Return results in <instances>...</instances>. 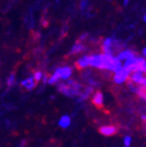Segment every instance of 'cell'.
<instances>
[{
	"label": "cell",
	"mask_w": 146,
	"mask_h": 147,
	"mask_svg": "<svg viewBox=\"0 0 146 147\" xmlns=\"http://www.w3.org/2000/svg\"><path fill=\"white\" fill-rule=\"evenodd\" d=\"M82 89H84V86L82 84H79L78 82L69 78H68V80L66 82L59 84V86H57V90L67 97L79 96L80 93H82Z\"/></svg>",
	"instance_id": "cell-1"
},
{
	"label": "cell",
	"mask_w": 146,
	"mask_h": 147,
	"mask_svg": "<svg viewBox=\"0 0 146 147\" xmlns=\"http://www.w3.org/2000/svg\"><path fill=\"white\" fill-rule=\"evenodd\" d=\"M15 84H16V75L15 73H11L7 79H6V86L9 87V88H11V87H14Z\"/></svg>",
	"instance_id": "cell-15"
},
{
	"label": "cell",
	"mask_w": 146,
	"mask_h": 147,
	"mask_svg": "<svg viewBox=\"0 0 146 147\" xmlns=\"http://www.w3.org/2000/svg\"><path fill=\"white\" fill-rule=\"evenodd\" d=\"M130 143H132V138L128 136L125 137V138H124V145H125V147H129Z\"/></svg>",
	"instance_id": "cell-18"
},
{
	"label": "cell",
	"mask_w": 146,
	"mask_h": 147,
	"mask_svg": "<svg viewBox=\"0 0 146 147\" xmlns=\"http://www.w3.org/2000/svg\"><path fill=\"white\" fill-rule=\"evenodd\" d=\"M90 66L97 69H102V54H91L89 55Z\"/></svg>",
	"instance_id": "cell-4"
},
{
	"label": "cell",
	"mask_w": 146,
	"mask_h": 147,
	"mask_svg": "<svg viewBox=\"0 0 146 147\" xmlns=\"http://www.w3.org/2000/svg\"><path fill=\"white\" fill-rule=\"evenodd\" d=\"M128 1L129 0H124V5H126L127 3H128Z\"/></svg>",
	"instance_id": "cell-20"
},
{
	"label": "cell",
	"mask_w": 146,
	"mask_h": 147,
	"mask_svg": "<svg viewBox=\"0 0 146 147\" xmlns=\"http://www.w3.org/2000/svg\"><path fill=\"white\" fill-rule=\"evenodd\" d=\"M92 102L96 107L98 108H101L103 105V95L101 92H96L92 97Z\"/></svg>",
	"instance_id": "cell-11"
},
{
	"label": "cell",
	"mask_w": 146,
	"mask_h": 147,
	"mask_svg": "<svg viewBox=\"0 0 146 147\" xmlns=\"http://www.w3.org/2000/svg\"><path fill=\"white\" fill-rule=\"evenodd\" d=\"M86 46L82 44V43L80 42H77L75 43L74 45H73V47L71 48V51H70V53L71 54H76V53H79V52H82V51L86 50Z\"/></svg>",
	"instance_id": "cell-12"
},
{
	"label": "cell",
	"mask_w": 146,
	"mask_h": 147,
	"mask_svg": "<svg viewBox=\"0 0 146 147\" xmlns=\"http://www.w3.org/2000/svg\"><path fill=\"white\" fill-rule=\"evenodd\" d=\"M70 124H71V118L69 116H67V115L63 116L62 118L59 120V125L62 128L69 127V126H70Z\"/></svg>",
	"instance_id": "cell-13"
},
{
	"label": "cell",
	"mask_w": 146,
	"mask_h": 147,
	"mask_svg": "<svg viewBox=\"0 0 146 147\" xmlns=\"http://www.w3.org/2000/svg\"><path fill=\"white\" fill-rule=\"evenodd\" d=\"M129 74H130V71L128 70L125 67H121L118 71L115 72V75H114V82L116 84H122L129 77Z\"/></svg>",
	"instance_id": "cell-3"
},
{
	"label": "cell",
	"mask_w": 146,
	"mask_h": 147,
	"mask_svg": "<svg viewBox=\"0 0 146 147\" xmlns=\"http://www.w3.org/2000/svg\"><path fill=\"white\" fill-rule=\"evenodd\" d=\"M143 20H144V22H146V14L144 15V17H143Z\"/></svg>",
	"instance_id": "cell-21"
},
{
	"label": "cell",
	"mask_w": 146,
	"mask_h": 147,
	"mask_svg": "<svg viewBox=\"0 0 146 147\" xmlns=\"http://www.w3.org/2000/svg\"><path fill=\"white\" fill-rule=\"evenodd\" d=\"M124 47V43L120 40L112 39V38H107L102 43V50L104 53L107 54H114L116 52H120Z\"/></svg>",
	"instance_id": "cell-2"
},
{
	"label": "cell",
	"mask_w": 146,
	"mask_h": 147,
	"mask_svg": "<svg viewBox=\"0 0 146 147\" xmlns=\"http://www.w3.org/2000/svg\"><path fill=\"white\" fill-rule=\"evenodd\" d=\"M59 79H61V76H59V72H57V70H55V71H54V73L52 74L49 78H48V84H49V85H54V84H57Z\"/></svg>",
	"instance_id": "cell-14"
},
{
	"label": "cell",
	"mask_w": 146,
	"mask_h": 147,
	"mask_svg": "<svg viewBox=\"0 0 146 147\" xmlns=\"http://www.w3.org/2000/svg\"><path fill=\"white\" fill-rule=\"evenodd\" d=\"M88 4H89V1H88V0H82V2H80V9H82V11L87 9Z\"/></svg>",
	"instance_id": "cell-17"
},
{
	"label": "cell",
	"mask_w": 146,
	"mask_h": 147,
	"mask_svg": "<svg viewBox=\"0 0 146 147\" xmlns=\"http://www.w3.org/2000/svg\"><path fill=\"white\" fill-rule=\"evenodd\" d=\"M90 66V59H89V55H84L80 59H77L76 62V67L78 69H84Z\"/></svg>",
	"instance_id": "cell-10"
},
{
	"label": "cell",
	"mask_w": 146,
	"mask_h": 147,
	"mask_svg": "<svg viewBox=\"0 0 146 147\" xmlns=\"http://www.w3.org/2000/svg\"><path fill=\"white\" fill-rule=\"evenodd\" d=\"M142 53H143L144 57H146V48H144L143 50H142Z\"/></svg>",
	"instance_id": "cell-19"
},
{
	"label": "cell",
	"mask_w": 146,
	"mask_h": 147,
	"mask_svg": "<svg viewBox=\"0 0 146 147\" xmlns=\"http://www.w3.org/2000/svg\"><path fill=\"white\" fill-rule=\"evenodd\" d=\"M21 86H22L24 89H26V90L31 91L36 88V82L34 80V78L32 76H29V77H27V78L23 79L22 82H21Z\"/></svg>",
	"instance_id": "cell-5"
},
{
	"label": "cell",
	"mask_w": 146,
	"mask_h": 147,
	"mask_svg": "<svg viewBox=\"0 0 146 147\" xmlns=\"http://www.w3.org/2000/svg\"><path fill=\"white\" fill-rule=\"evenodd\" d=\"M32 77L34 78V80H36V82H39L42 80V77H43V73L41 72V71H36L34 73V75H32Z\"/></svg>",
	"instance_id": "cell-16"
},
{
	"label": "cell",
	"mask_w": 146,
	"mask_h": 147,
	"mask_svg": "<svg viewBox=\"0 0 146 147\" xmlns=\"http://www.w3.org/2000/svg\"><path fill=\"white\" fill-rule=\"evenodd\" d=\"M56 70L62 79H68L72 75V69L70 67H62V68H57Z\"/></svg>",
	"instance_id": "cell-7"
},
{
	"label": "cell",
	"mask_w": 146,
	"mask_h": 147,
	"mask_svg": "<svg viewBox=\"0 0 146 147\" xmlns=\"http://www.w3.org/2000/svg\"><path fill=\"white\" fill-rule=\"evenodd\" d=\"M93 93V87L91 86H88V87H84L82 89V93L79 95V98H78V101H82V100H86V99L90 98L91 94Z\"/></svg>",
	"instance_id": "cell-8"
},
{
	"label": "cell",
	"mask_w": 146,
	"mask_h": 147,
	"mask_svg": "<svg viewBox=\"0 0 146 147\" xmlns=\"http://www.w3.org/2000/svg\"><path fill=\"white\" fill-rule=\"evenodd\" d=\"M137 57L136 55V53L134 52V51L132 50H121L120 52H119L118 54V59H120V61H126V59H132V57Z\"/></svg>",
	"instance_id": "cell-9"
},
{
	"label": "cell",
	"mask_w": 146,
	"mask_h": 147,
	"mask_svg": "<svg viewBox=\"0 0 146 147\" xmlns=\"http://www.w3.org/2000/svg\"><path fill=\"white\" fill-rule=\"evenodd\" d=\"M99 133L103 136L111 137L114 136L116 133H117V128L115 126H112V125H107V126H101L99 128Z\"/></svg>",
	"instance_id": "cell-6"
}]
</instances>
